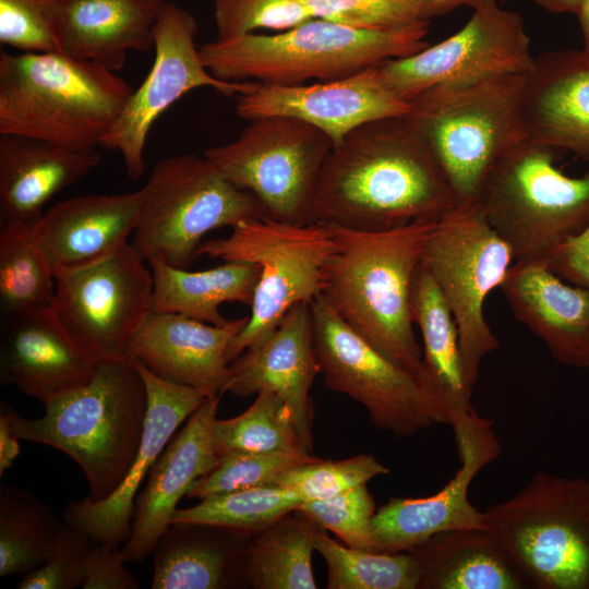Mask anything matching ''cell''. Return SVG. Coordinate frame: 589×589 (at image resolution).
Listing matches in <instances>:
<instances>
[{"label": "cell", "mask_w": 589, "mask_h": 589, "mask_svg": "<svg viewBox=\"0 0 589 589\" xmlns=\"http://www.w3.org/2000/svg\"><path fill=\"white\" fill-rule=\"evenodd\" d=\"M458 206L440 159L406 113L363 123L333 146L313 223L380 231L440 221Z\"/></svg>", "instance_id": "cell-1"}, {"label": "cell", "mask_w": 589, "mask_h": 589, "mask_svg": "<svg viewBox=\"0 0 589 589\" xmlns=\"http://www.w3.org/2000/svg\"><path fill=\"white\" fill-rule=\"evenodd\" d=\"M437 221L380 231L326 225L336 249L321 294L362 339L419 377L422 349L414 330L411 289L424 242Z\"/></svg>", "instance_id": "cell-2"}, {"label": "cell", "mask_w": 589, "mask_h": 589, "mask_svg": "<svg viewBox=\"0 0 589 589\" xmlns=\"http://www.w3.org/2000/svg\"><path fill=\"white\" fill-rule=\"evenodd\" d=\"M1 406L20 440L72 458L86 477V498L97 502L118 489L137 455L147 392L131 359H100L87 383L47 404L40 418H24L4 401Z\"/></svg>", "instance_id": "cell-3"}, {"label": "cell", "mask_w": 589, "mask_h": 589, "mask_svg": "<svg viewBox=\"0 0 589 589\" xmlns=\"http://www.w3.org/2000/svg\"><path fill=\"white\" fill-rule=\"evenodd\" d=\"M132 93L116 72L61 51L0 52V133L94 149Z\"/></svg>", "instance_id": "cell-4"}, {"label": "cell", "mask_w": 589, "mask_h": 589, "mask_svg": "<svg viewBox=\"0 0 589 589\" xmlns=\"http://www.w3.org/2000/svg\"><path fill=\"white\" fill-rule=\"evenodd\" d=\"M429 21L364 29L313 17L275 35L247 34L199 47L205 68L227 82L299 85L336 81L429 46Z\"/></svg>", "instance_id": "cell-5"}, {"label": "cell", "mask_w": 589, "mask_h": 589, "mask_svg": "<svg viewBox=\"0 0 589 589\" xmlns=\"http://www.w3.org/2000/svg\"><path fill=\"white\" fill-rule=\"evenodd\" d=\"M526 74L436 85L408 101L407 115L431 144L459 205L479 203L493 166L527 137Z\"/></svg>", "instance_id": "cell-6"}, {"label": "cell", "mask_w": 589, "mask_h": 589, "mask_svg": "<svg viewBox=\"0 0 589 589\" xmlns=\"http://www.w3.org/2000/svg\"><path fill=\"white\" fill-rule=\"evenodd\" d=\"M483 519L529 588L589 589V479L539 471Z\"/></svg>", "instance_id": "cell-7"}, {"label": "cell", "mask_w": 589, "mask_h": 589, "mask_svg": "<svg viewBox=\"0 0 589 589\" xmlns=\"http://www.w3.org/2000/svg\"><path fill=\"white\" fill-rule=\"evenodd\" d=\"M555 152L526 137L485 179L480 203L514 263L543 261L589 225V170L565 175L554 164Z\"/></svg>", "instance_id": "cell-8"}, {"label": "cell", "mask_w": 589, "mask_h": 589, "mask_svg": "<svg viewBox=\"0 0 589 589\" xmlns=\"http://www.w3.org/2000/svg\"><path fill=\"white\" fill-rule=\"evenodd\" d=\"M231 229L228 237L203 241L197 249V256L260 267L251 315L227 349L229 364L262 344L293 305L311 304L323 293L336 249L332 231L320 223L293 225L266 216L243 220Z\"/></svg>", "instance_id": "cell-9"}, {"label": "cell", "mask_w": 589, "mask_h": 589, "mask_svg": "<svg viewBox=\"0 0 589 589\" xmlns=\"http://www.w3.org/2000/svg\"><path fill=\"white\" fill-rule=\"evenodd\" d=\"M261 217L266 213L254 195L228 181L205 156L182 154L154 166L130 243L146 261L187 268L207 232Z\"/></svg>", "instance_id": "cell-10"}, {"label": "cell", "mask_w": 589, "mask_h": 589, "mask_svg": "<svg viewBox=\"0 0 589 589\" xmlns=\"http://www.w3.org/2000/svg\"><path fill=\"white\" fill-rule=\"evenodd\" d=\"M514 255L485 217L481 203L459 205L428 236L421 265L440 288L458 328L470 392L482 359L500 347L484 316L489 294L505 280Z\"/></svg>", "instance_id": "cell-11"}, {"label": "cell", "mask_w": 589, "mask_h": 589, "mask_svg": "<svg viewBox=\"0 0 589 589\" xmlns=\"http://www.w3.org/2000/svg\"><path fill=\"white\" fill-rule=\"evenodd\" d=\"M334 143L302 120L271 116L252 120L240 135L204 155L232 184L250 192L266 216L313 224L320 176Z\"/></svg>", "instance_id": "cell-12"}, {"label": "cell", "mask_w": 589, "mask_h": 589, "mask_svg": "<svg viewBox=\"0 0 589 589\" xmlns=\"http://www.w3.org/2000/svg\"><path fill=\"white\" fill-rule=\"evenodd\" d=\"M313 346L327 388L366 409L373 425L410 437L436 423L419 380L356 334L320 296L311 303Z\"/></svg>", "instance_id": "cell-13"}, {"label": "cell", "mask_w": 589, "mask_h": 589, "mask_svg": "<svg viewBox=\"0 0 589 589\" xmlns=\"http://www.w3.org/2000/svg\"><path fill=\"white\" fill-rule=\"evenodd\" d=\"M144 261L129 242L104 261L56 277L53 316L98 360L127 358L152 313L153 276Z\"/></svg>", "instance_id": "cell-14"}, {"label": "cell", "mask_w": 589, "mask_h": 589, "mask_svg": "<svg viewBox=\"0 0 589 589\" xmlns=\"http://www.w3.org/2000/svg\"><path fill=\"white\" fill-rule=\"evenodd\" d=\"M454 35L408 57L375 65L385 88L409 101L436 85L474 81L532 67L530 38L521 15L497 0H482Z\"/></svg>", "instance_id": "cell-15"}, {"label": "cell", "mask_w": 589, "mask_h": 589, "mask_svg": "<svg viewBox=\"0 0 589 589\" xmlns=\"http://www.w3.org/2000/svg\"><path fill=\"white\" fill-rule=\"evenodd\" d=\"M197 32V21L190 12L165 3L154 32L155 59L151 71L100 143L120 153L132 180H139L145 170L144 152L153 124L183 95L211 87L229 97L250 91L256 83L227 82L212 75L195 45Z\"/></svg>", "instance_id": "cell-16"}, {"label": "cell", "mask_w": 589, "mask_h": 589, "mask_svg": "<svg viewBox=\"0 0 589 589\" xmlns=\"http://www.w3.org/2000/svg\"><path fill=\"white\" fill-rule=\"evenodd\" d=\"M460 460L455 476L428 497H394L378 508L371 529L374 551H408L435 533L462 528H485L483 512L469 501L473 479L501 453L493 421L471 409L452 425Z\"/></svg>", "instance_id": "cell-17"}, {"label": "cell", "mask_w": 589, "mask_h": 589, "mask_svg": "<svg viewBox=\"0 0 589 589\" xmlns=\"http://www.w3.org/2000/svg\"><path fill=\"white\" fill-rule=\"evenodd\" d=\"M147 392V416L137 455L123 482L107 498L71 502L63 520L95 542L120 546L128 540L139 489L180 424L213 396L205 390L164 380L131 359Z\"/></svg>", "instance_id": "cell-18"}, {"label": "cell", "mask_w": 589, "mask_h": 589, "mask_svg": "<svg viewBox=\"0 0 589 589\" xmlns=\"http://www.w3.org/2000/svg\"><path fill=\"white\" fill-rule=\"evenodd\" d=\"M236 112L245 120L291 117L326 133L334 146L359 125L409 112V103L381 83L375 65L354 75L326 82L278 85L256 82L236 97Z\"/></svg>", "instance_id": "cell-19"}, {"label": "cell", "mask_w": 589, "mask_h": 589, "mask_svg": "<svg viewBox=\"0 0 589 589\" xmlns=\"http://www.w3.org/2000/svg\"><path fill=\"white\" fill-rule=\"evenodd\" d=\"M98 361L72 340L50 309L1 315V385H13L44 406L87 383Z\"/></svg>", "instance_id": "cell-20"}, {"label": "cell", "mask_w": 589, "mask_h": 589, "mask_svg": "<svg viewBox=\"0 0 589 589\" xmlns=\"http://www.w3.org/2000/svg\"><path fill=\"white\" fill-rule=\"evenodd\" d=\"M221 396H208L202 402L151 468L134 501L131 533L121 548L127 562H141L153 554L178 502L217 464L212 430Z\"/></svg>", "instance_id": "cell-21"}, {"label": "cell", "mask_w": 589, "mask_h": 589, "mask_svg": "<svg viewBox=\"0 0 589 589\" xmlns=\"http://www.w3.org/2000/svg\"><path fill=\"white\" fill-rule=\"evenodd\" d=\"M229 365L231 377L227 392L237 396L262 390L278 394L312 453L314 407L310 389L321 372L313 346L311 304L293 305L262 344L243 351Z\"/></svg>", "instance_id": "cell-22"}, {"label": "cell", "mask_w": 589, "mask_h": 589, "mask_svg": "<svg viewBox=\"0 0 589 589\" xmlns=\"http://www.w3.org/2000/svg\"><path fill=\"white\" fill-rule=\"evenodd\" d=\"M142 189L61 201L33 226L55 277L104 261L127 245L139 220Z\"/></svg>", "instance_id": "cell-23"}, {"label": "cell", "mask_w": 589, "mask_h": 589, "mask_svg": "<svg viewBox=\"0 0 589 589\" xmlns=\"http://www.w3.org/2000/svg\"><path fill=\"white\" fill-rule=\"evenodd\" d=\"M249 316L213 325L177 313H151L130 344L127 358L141 361L169 382L227 392L231 377L226 353Z\"/></svg>", "instance_id": "cell-24"}, {"label": "cell", "mask_w": 589, "mask_h": 589, "mask_svg": "<svg viewBox=\"0 0 589 589\" xmlns=\"http://www.w3.org/2000/svg\"><path fill=\"white\" fill-rule=\"evenodd\" d=\"M500 289L514 316L544 342L555 361L589 368V288L532 262L514 263Z\"/></svg>", "instance_id": "cell-25"}, {"label": "cell", "mask_w": 589, "mask_h": 589, "mask_svg": "<svg viewBox=\"0 0 589 589\" xmlns=\"http://www.w3.org/2000/svg\"><path fill=\"white\" fill-rule=\"evenodd\" d=\"M522 116L528 139L589 161V59L581 49L534 57Z\"/></svg>", "instance_id": "cell-26"}, {"label": "cell", "mask_w": 589, "mask_h": 589, "mask_svg": "<svg viewBox=\"0 0 589 589\" xmlns=\"http://www.w3.org/2000/svg\"><path fill=\"white\" fill-rule=\"evenodd\" d=\"M100 161L94 149H71L0 133V224L33 227L49 200Z\"/></svg>", "instance_id": "cell-27"}, {"label": "cell", "mask_w": 589, "mask_h": 589, "mask_svg": "<svg viewBox=\"0 0 589 589\" xmlns=\"http://www.w3.org/2000/svg\"><path fill=\"white\" fill-rule=\"evenodd\" d=\"M252 537L235 529L171 521L153 551L152 589H224L247 581Z\"/></svg>", "instance_id": "cell-28"}, {"label": "cell", "mask_w": 589, "mask_h": 589, "mask_svg": "<svg viewBox=\"0 0 589 589\" xmlns=\"http://www.w3.org/2000/svg\"><path fill=\"white\" fill-rule=\"evenodd\" d=\"M165 0H68L57 24L59 50L69 57L121 70L130 51L154 48Z\"/></svg>", "instance_id": "cell-29"}, {"label": "cell", "mask_w": 589, "mask_h": 589, "mask_svg": "<svg viewBox=\"0 0 589 589\" xmlns=\"http://www.w3.org/2000/svg\"><path fill=\"white\" fill-rule=\"evenodd\" d=\"M411 312L423 344L418 380L432 404L436 423L452 426L473 409L472 392L465 380L456 321L421 263L412 281Z\"/></svg>", "instance_id": "cell-30"}, {"label": "cell", "mask_w": 589, "mask_h": 589, "mask_svg": "<svg viewBox=\"0 0 589 589\" xmlns=\"http://www.w3.org/2000/svg\"><path fill=\"white\" fill-rule=\"evenodd\" d=\"M408 551L420 563L418 589L529 588L485 528L442 531Z\"/></svg>", "instance_id": "cell-31"}, {"label": "cell", "mask_w": 589, "mask_h": 589, "mask_svg": "<svg viewBox=\"0 0 589 589\" xmlns=\"http://www.w3.org/2000/svg\"><path fill=\"white\" fill-rule=\"evenodd\" d=\"M147 262L153 276V313H177L213 325L229 321L219 312L221 303L251 305L260 278V267L248 262L227 261L200 272L159 259Z\"/></svg>", "instance_id": "cell-32"}, {"label": "cell", "mask_w": 589, "mask_h": 589, "mask_svg": "<svg viewBox=\"0 0 589 589\" xmlns=\"http://www.w3.org/2000/svg\"><path fill=\"white\" fill-rule=\"evenodd\" d=\"M320 527L297 509L255 533L248 554V584L256 589H315L312 554Z\"/></svg>", "instance_id": "cell-33"}, {"label": "cell", "mask_w": 589, "mask_h": 589, "mask_svg": "<svg viewBox=\"0 0 589 589\" xmlns=\"http://www.w3.org/2000/svg\"><path fill=\"white\" fill-rule=\"evenodd\" d=\"M64 520L33 493L0 488V576L26 575L53 553Z\"/></svg>", "instance_id": "cell-34"}, {"label": "cell", "mask_w": 589, "mask_h": 589, "mask_svg": "<svg viewBox=\"0 0 589 589\" xmlns=\"http://www.w3.org/2000/svg\"><path fill=\"white\" fill-rule=\"evenodd\" d=\"M241 414L216 419L212 436L218 457L231 453L312 454L305 447L286 401L262 390Z\"/></svg>", "instance_id": "cell-35"}, {"label": "cell", "mask_w": 589, "mask_h": 589, "mask_svg": "<svg viewBox=\"0 0 589 589\" xmlns=\"http://www.w3.org/2000/svg\"><path fill=\"white\" fill-rule=\"evenodd\" d=\"M314 548L327 566L328 589H418L421 567L410 552L356 549L332 539L320 527Z\"/></svg>", "instance_id": "cell-36"}, {"label": "cell", "mask_w": 589, "mask_h": 589, "mask_svg": "<svg viewBox=\"0 0 589 589\" xmlns=\"http://www.w3.org/2000/svg\"><path fill=\"white\" fill-rule=\"evenodd\" d=\"M31 226L1 225L0 309L1 315L50 309L56 277L37 247Z\"/></svg>", "instance_id": "cell-37"}, {"label": "cell", "mask_w": 589, "mask_h": 589, "mask_svg": "<svg viewBox=\"0 0 589 589\" xmlns=\"http://www.w3.org/2000/svg\"><path fill=\"white\" fill-rule=\"evenodd\" d=\"M303 502L296 492L269 484L213 495L192 507L177 508L171 521L220 526L254 536Z\"/></svg>", "instance_id": "cell-38"}, {"label": "cell", "mask_w": 589, "mask_h": 589, "mask_svg": "<svg viewBox=\"0 0 589 589\" xmlns=\"http://www.w3.org/2000/svg\"><path fill=\"white\" fill-rule=\"evenodd\" d=\"M312 454L231 453L220 456L212 470L199 478L187 493L188 498L269 485L287 469L316 461Z\"/></svg>", "instance_id": "cell-39"}, {"label": "cell", "mask_w": 589, "mask_h": 589, "mask_svg": "<svg viewBox=\"0 0 589 589\" xmlns=\"http://www.w3.org/2000/svg\"><path fill=\"white\" fill-rule=\"evenodd\" d=\"M387 473L389 469L374 456L359 454L341 460L320 458L291 467L273 484L296 492L305 502L333 497Z\"/></svg>", "instance_id": "cell-40"}, {"label": "cell", "mask_w": 589, "mask_h": 589, "mask_svg": "<svg viewBox=\"0 0 589 589\" xmlns=\"http://www.w3.org/2000/svg\"><path fill=\"white\" fill-rule=\"evenodd\" d=\"M217 40L257 29L284 32L314 16L301 0H211Z\"/></svg>", "instance_id": "cell-41"}, {"label": "cell", "mask_w": 589, "mask_h": 589, "mask_svg": "<svg viewBox=\"0 0 589 589\" xmlns=\"http://www.w3.org/2000/svg\"><path fill=\"white\" fill-rule=\"evenodd\" d=\"M298 510L356 549L374 551L371 524L376 512L366 484L324 500L305 501Z\"/></svg>", "instance_id": "cell-42"}, {"label": "cell", "mask_w": 589, "mask_h": 589, "mask_svg": "<svg viewBox=\"0 0 589 589\" xmlns=\"http://www.w3.org/2000/svg\"><path fill=\"white\" fill-rule=\"evenodd\" d=\"M68 0H0V43L21 51H60L57 24Z\"/></svg>", "instance_id": "cell-43"}, {"label": "cell", "mask_w": 589, "mask_h": 589, "mask_svg": "<svg viewBox=\"0 0 589 589\" xmlns=\"http://www.w3.org/2000/svg\"><path fill=\"white\" fill-rule=\"evenodd\" d=\"M314 17L354 28L390 29L421 19L420 0H301Z\"/></svg>", "instance_id": "cell-44"}, {"label": "cell", "mask_w": 589, "mask_h": 589, "mask_svg": "<svg viewBox=\"0 0 589 589\" xmlns=\"http://www.w3.org/2000/svg\"><path fill=\"white\" fill-rule=\"evenodd\" d=\"M94 540L64 521L51 556L22 577L19 589H72L81 587Z\"/></svg>", "instance_id": "cell-45"}, {"label": "cell", "mask_w": 589, "mask_h": 589, "mask_svg": "<svg viewBox=\"0 0 589 589\" xmlns=\"http://www.w3.org/2000/svg\"><path fill=\"white\" fill-rule=\"evenodd\" d=\"M120 546L94 542L86 565L83 589H136L137 579L125 567Z\"/></svg>", "instance_id": "cell-46"}, {"label": "cell", "mask_w": 589, "mask_h": 589, "mask_svg": "<svg viewBox=\"0 0 589 589\" xmlns=\"http://www.w3.org/2000/svg\"><path fill=\"white\" fill-rule=\"evenodd\" d=\"M540 262L562 279L589 288V225Z\"/></svg>", "instance_id": "cell-47"}, {"label": "cell", "mask_w": 589, "mask_h": 589, "mask_svg": "<svg viewBox=\"0 0 589 589\" xmlns=\"http://www.w3.org/2000/svg\"><path fill=\"white\" fill-rule=\"evenodd\" d=\"M19 436L16 435L11 419L1 406L0 408V474L10 468L20 454Z\"/></svg>", "instance_id": "cell-48"}, {"label": "cell", "mask_w": 589, "mask_h": 589, "mask_svg": "<svg viewBox=\"0 0 589 589\" xmlns=\"http://www.w3.org/2000/svg\"><path fill=\"white\" fill-rule=\"evenodd\" d=\"M480 1L482 0H420L421 19L430 21L432 17L447 14L459 7L473 8Z\"/></svg>", "instance_id": "cell-49"}, {"label": "cell", "mask_w": 589, "mask_h": 589, "mask_svg": "<svg viewBox=\"0 0 589 589\" xmlns=\"http://www.w3.org/2000/svg\"><path fill=\"white\" fill-rule=\"evenodd\" d=\"M575 15L578 17L582 35L581 51L589 59V0H580Z\"/></svg>", "instance_id": "cell-50"}, {"label": "cell", "mask_w": 589, "mask_h": 589, "mask_svg": "<svg viewBox=\"0 0 589 589\" xmlns=\"http://www.w3.org/2000/svg\"><path fill=\"white\" fill-rule=\"evenodd\" d=\"M538 5L552 13L575 14L580 0H533Z\"/></svg>", "instance_id": "cell-51"}, {"label": "cell", "mask_w": 589, "mask_h": 589, "mask_svg": "<svg viewBox=\"0 0 589 589\" xmlns=\"http://www.w3.org/2000/svg\"><path fill=\"white\" fill-rule=\"evenodd\" d=\"M502 1H507V0H502Z\"/></svg>", "instance_id": "cell-52"}]
</instances>
